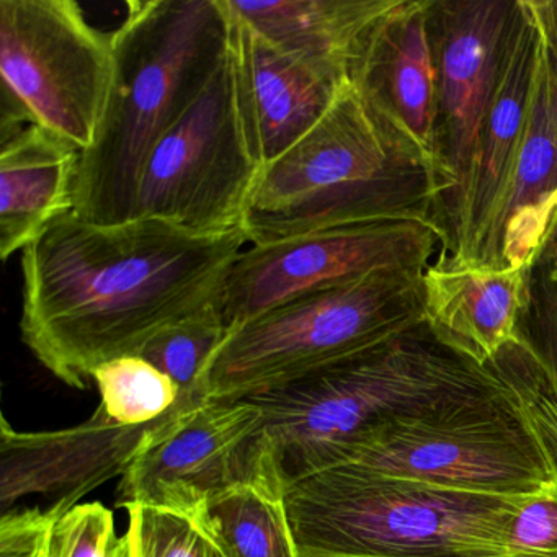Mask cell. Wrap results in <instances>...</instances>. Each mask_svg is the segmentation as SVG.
I'll list each match as a JSON object with an SVG mask.
<instances>
[{"instance_id": "1", "label": "cell", "mask_w": 557, "mask_h": 557, "mask_svg": "<svg viewBox=\"0 0 557 557\" xmlns=\"http://www.w3.org/2000/svg\"><path fill=\"white\" fill-rule=\"evenodd\" d=\"M247 246L243 230L200 236L149 218L66 214L22 250V341L53 376L86 389L100 364L220 305Z\"/></svg>"}, {"instance_id": "2", "label": "cell", "mask_w": 557, "mask_h": 557, "mask_svg": "<svg viewBox=\"0 0 557 557\" xmlns=\"http://www.w3.org/2000/svg\"><path fill=\"white\" fill-rule=\"evenodd\" d=\"M448 195L436 159L348 81L324 119L263 169L243 231L249 246H267L361 224L443 227Z\"/></svg>"}, {"instance_id": "3", "label": "cell", "mask_w": 557, "mask_h": 557, "mask_svg": "<svg viewBox=\"0 0 557 557\" xmlns=\"http://www.w3.org/2000/svg\"><path fill=\"white\" fill-rule=\"evenodd\" d=\"M112 40V94L96 141L81 152L74 181L73 213L97 224L135 216L149 156L230 50V12L224 0H133Z\"/></svg>"}, {"instance_id": "4", "label": "cell", "mask_w": 557, "mask_h": 557, "mask_svg": "<svg viewBox=\"0 0 557 557\" xmlns=\"http://www.w3.org/2000/svg\"><path fill=\"white\" fill-rule=\"evenodd\" d=\"M507 391L491 367L443 347L423 324L360 357L247 399L262 409L286 487L334 468L348 446L391 417Z\"/></svg>"}, {"instance_id": "5", "label": "cell", "mask_w": 557, "mask_h": 557, "mask_svg": "<svg viewBox=\"0 0 557 557\" xmlns=\"http://www.w3.org/2000/svg\"><path fill=\"white\" fill-rule=\"evenodd\" d=\"M533 497L468 494L350 468L288 482L301 557H521L515 517Z\"/></svg>"}, {"instance_id": "6", "label": "cell", "mask_w": 557, "mask_h": 557, "mask_svg": "<svg viewBox=\"0 0 557 557\" xmlns=\"http://www.w3.org/2000/svg\"><path fill=\"white\" fill-rule=\"evenodd\" d=\"M425 270L371 273L230 329L201 376V394L211 400L259 396L420 327Z\"/></svg>"}, {"instance_id": "7", "label": "cell", "mask_w": 557, "mask_h": 557, "mask_svg": "<svg viewBox=\"0 0 557 557\" xmlns=\"http://www.w3.org/2000/svg\"><path fill=\"white\" fill-rule=\"evenodd\" d=\"M334 468L488 497H540L557 488L549 458L510 389L391 417L348 446Z\"/></svg>"}, {"instance_id": "8", "label": "cell", "mask_w": 557, "mask_h": 557, "mask_svg": "<svg viewBox=\"0 0 557 557\" xmlns=\"http://www.w3.org/2000/svg\"><path fill=\"white\" fill-rule=\"evenodd\" d=\"M0 132L37 125L84 152L115 81L112 34L73 0H0Z\"/></svg>"}, {"instance_id": "9", "label": "cell", "mask_w": 557, "mask_h": 557, "mask_svg": "<svg viewBox=\"0 0 557 557\" xmlns=\"http://www.w3.org/2000/svg\"><path fill=\"white\" fill-rule=\"evenodd\" d=\"M263 169L230 44L201 96L149 156L133 220H161L200 236L243 230Z\"/></svg>"}, {"instance_id": "10", "label": "cell", "mask_w": 557, "mask_h": 557, "mask_svg": "<svg viewBox=\"0 0 557 557\" xmlns=\"http://www.w3.org/2000/svg\"><path fill=\"white\" fill-rule=\"evenodd\" d=\"M252 482L285 484L262 409L250 399L178 404L149 430L122 475L115 505L197 517L211 498Z\"/></svg>"}, {"instance_id": "11", "label": "cell", "mask_w": 557, "mask_h": 557, "mask_svg": "<svg viewBox=\"0 0 557 557\" xmlns=\"http://www.w3.org/2000/svg\"><path fill=\"white\" fill-rule=\"evenodd\" d=\"M445 247V230L430 221L361 224L249 246L231 267L221 314L233 329L283 302L371 273L429 269Z\"/></svg>"}, {"instance_id": "12", "label": "cell", "mask_w": 557, "mask_h": 557, "mask_svg": "<svg viewBox=\"0 0 557 557\" xmlns=\"http://www.w3.org/2000/svg\"><path fill=\"white\" fill-rule=\"evenodd\" d=\"M518 0H432L436 161L448 182L443 227L468 190L482 123Z\"/></svg>"}, {"instance_id": "13", "label": "cell", "mask_w": 557, "mask_h": 557, "mask_svg": "<svg viewBox=\"0 0 557 557\" xmlns=\"http://www.w3.org/2000/svg\"><path fill=\"white\" fill-rule=\"evenodd\" d=\"M154 423L120 425L99 406L86 422L70 429L18 432L2 416V513L30 495L51 498V505L74 507L100 485L125 474Z\"/></svg>"}, {"instance_id": "14", "label": "cell", "mask_w": 557, "mask_h": 557, "mask_svg": "<svg viewBox=\"0 0 557 557\" xmlns=\"http://www.w3.org/2000/svg\"><path fill=\"white\" fill-rule=\"evenodd\" d=\"M557 220V74L540 37L533 92L520 145L497 205L465 263L523 269Z\"/></svg>"}, {"instance_id": "15", "label": "cell", "mask_w": 557, "mask_h": 557, "mask_svg": "<svg viewBox=\"0 0 557 557\" xmlns=\"http://www.w3.org/2000/svg\"><path fill=\"white\" fill-rule=\"evenodd\" d=\"M227 12L240 97L267 168L324 119L350 79L344 71L276 47Z\"/></svg>"}, {"instance_id": "16", "label": "cell", "mask_w": 557, "mask_h": 557, "mask_svg": "<svg viewBox=\"0 0 557 557\" xmlns=\"http://www.w3.org/2000/svg\"><path fill=\"white\" fill-rule=\"evenodd\" d=\"M540 32L527 0H518L497 83L482 123L471 182L446 223V247L436 262L465 263L481 237L520 145L533 92Z\"/></svg>"}, {"instance_id": "17", "label": "cell", "mask_w": 557, "mask_h": 557, "mask_svg": "<svg viewBox=\"0 0 557 557\" xmlns=\"http://www.w3.org/2000/svg\"><path fill=\"white\" fill-rule=\"evenodd\" d=\"M430 5L432 0H399L361 45L348 79L436 159V67Z\"/></svg>"}, {"instance_id": "18", "label": "cell", "mask_w": 557, "mask_h": 557, "mask_svg": "<svg viewBox=\"0 0 557 557\" xmlns=\"http://www.w3.org/2000/svg\"><path fill=\"white\" fill-rule=\"evenodd\" d=\"M425 325L438 344L488 367L518 341L527 298L524 267L488 270L435 262L422 276Z\"/></svg>"}, {"instance_id": "19", "label": "cell", "mask_w": 557, "mask_h": 557, "mask_svg": "<svg viewBox=\"0 0 557 557\" xmlns=\"http://www.w3.org/2000/svg\"><path fill=\"white\" fill-rule=\"evenodd\" d=\"M81 152L37 125L0 132V256L8 260L74 211Z\"/></svg>"}, {"instance_id": "20", "label": "cell", "mask_w": 557, "mask_h": 557, "mask_svg": "<svg viewBox=\"0 0 557 557\" xmlns=\"http://www.w3.org/2000/svg\"><path fill=\"white\" fill-rule=\"evenodd\" d=\"M276 47L348 74L374 25L399 0H224Z\"/></svg>"}, {"instance_id": "21", "label": "cell", "mask_w": 557, "mask_h": 557, "mask_svg": "<svg viewBox=\"0 0 557 557\" xmlns=\"http://www.w3.org/2000/svg\"><path fill=\"white\" fill-rule=\"evenodd\" d=\"M195 518L223 557H301L282 482L236 485Z\"/></svg>"}, {"instance_id": "22", "label": "cell", "mask_w": 557, "mask_h": 557, "mask_svg": "<svg viewBox=\"0 0 557 557\" xmlns=\"http://www.w3.org/2000/svg\"><path fill=\"white\" fill-rule=\"evenodd\" d=\"M230 327L220 305L181 319L154 335L139 357L168 374L181 389V406L207 400L201 394V376Z\"/></svg>"}, {"instance_id": "23", "label": "cell", "mask_w": 557, "mask_h": 557, "mask_svg": "<svg viewBox=\"0 0 557 557\" xmlns=\"http://www.w3.org/2000/svg\"><path fill=\"white\" fill-rule=\"evenodd\" d=\"M99 406L120 425H151L177 409L181 389L139 355H126L100 364L92 376Z\"/></svg>"}, {"instance_id": "24", "label": "cell", "mask_w": 557, "mask_h": 557, "mask_svg": "<svg viewBox=\"0 0 557 557\" xmlns=\"http://www.w3.org/2000/svg\"><path fill=\"white\" fill-rule=\"evenodd\" d=\"M488 367L513 393L557 475V377L520 338L507 345Z\"/></svg>"}, {"instance_id": "25", "label": "cell", "mask_w": 557, "mask_h": 557, "mask_svg": "<svg viewBox=\"0 0 557 557\" xmlns=\"http://www.w3.org/2000/svg\"><path fill=\"white\" fill-rule=\"evenodd\" d=\"M524 285L518 338L557 377V220L524 265Z\"/></svg>"}, {"instance_id": "26", "label": "cell", "mask_w": 557, "mask_h": 557, "mask_svg": "<svg viewBox=\"0 0 557 557\" xmlns=\"http://www.w3.org/2000/svg\"><path fill=\"white\" fill-rule=\"evenodd\" d=\"M128 511L129 557H213V544L191 515L133 505Z\"/></svg>"}, {"instance_id": "27", "label": "cell", "mask_w": 557, "mask_h": 557, "mask_svg": "<svg viewBox=\"0 0 557 557\" xmlns=\"http://www.w3.org/2000/svg\"><path fill=\"white\" fill-rule=\"evenodd\" d=\"M45 557H129L128 541L106 505L77 504L54 521Z\"/></svg>"}, {"instance_id": "28", "label": "cell", "mask_w": 557, "mask_h": 557, "mask_svg": "<svg viewBox=\"0 0 557 557\" xmlns=\"http://www.w3.org/2000/svg\"><path fill=\"white\" fill-rule=\"evenodd\" d=\"M67 505L12 508L0 517V557H45L54 521Z\"/></svg>"}, {"instance_id": "29", "label": "cell", "mask_w": 557, "mask_h": 557, "mask_svg": "<svg viewBox=\"0 0 557 557\" xmlns=\"http://www.w3.org/2000/svg\"><path fill=\"white\" fill-rule=\"evenodd\" d=\"M510 546L521 557H557V488L521 507L511 524Z\"/></svg>"}, {"instance_id": "30", "label": "cell", "mask_w": 557, "mask_h": 557, "mask_svg": "<svg viewBox=\"0 0 557 557\" xmlns=\"http://www.w3.org/2000/svg\"><path fill=\"white\" fill-rule=\"evenodd\" d=\"M536 22L547 61L557 74V0H527Z\"/></svg>"}, {"instance_id": "31", "label": "cell", "mask_w": 557, "mask_h": 557, "mask_svg": "<svg viewBox=\"0 0 557 557\" xmlns=\"http://www.w3.org/2000/svg\"><path fill=\"white\" fill-rule=\"evenodd\" d=\"M214 547V546H213ZM213 557H223L216 549L213 550Z\"/></svg>"}]
</instances>
